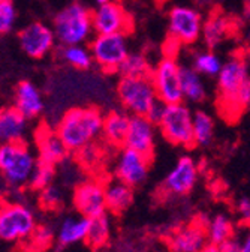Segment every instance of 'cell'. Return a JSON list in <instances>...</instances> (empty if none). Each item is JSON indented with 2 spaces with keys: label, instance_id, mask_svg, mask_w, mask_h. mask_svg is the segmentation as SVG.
Listing matches in <instances>:
<instances>
[{
  "label": "cell",
  "instance_id": "7",
  "mask_svg": "<svg viewBox=\"0 0 250 252\" xmlns=\"http://www.w3.org/2000/svg\"><path fill=\"white\" fill-rule=\"evenodd\" d=\"M33 212L20 203H3L0 206V240L24 242L36 228Z\"/></svg>",
  "mask_w": 250,
  "mask_h": 252
},
{
  "label": "cell",
  "instance_id": "14",
  "mask_svg": "<svg viewBox=\"0 0 250 252\" xmlns=\"http://www.w3.org/2000/svg\"><path fill=\"white\" fill-rule=\"evenodd\" d=\"M150 161L144 155L129 149L123 147L118 153L117 164H115V177L132 188L142 185L150 171Z\"/></svg>",
  "mask_w": 250,
  "mask_h": 252
},
{
  "label": "cell",
  "instance_id": "35",
  "mask_svg": "<svg viewBox=\"0 0 250 252\" xmlns=\"http://www.w3.org/2000/svg\"><path fill=\"white\" fill-rule=\"evenodd\" d=\"M60 201H61V195H60V191L56 186L50 185V186H47L45 189H42V191H41L39 203H41L42 209H47V210L57 209Z\"/></svg>",
  "mask_w": 250,
  "mask_h": 252
},
{
  "label": "cell",
  "instance_id": "3",
  "mask_svg": "<svg viewBox=\"0 0 250 252\" xmlns=\"http://www.w3.org/2000/svg\"><path fill=\"white\" fill-rule=\"evenodd\" d=\"M53 30L56 38L65 47L81 45L95 32L93 30L91 11L85 5L74 2L56 15Z\"/></svg>",
  "mask_w": 250,
  "mask_h": 252
},
{
  "label": "cell",
  "instance_id": "16",
  "mask_svg": "<svg viewBox=\"0 0 250 252\" xmlns=\"http://www.w3.org/2000/svg\"><path fill=\"white\" fill-rule=\"evenodd\" d=\"M156 126L158 125L147 116H131L129 131L123 147H129L151 159L156 147Z\"/></svg>",
  "mask_w": 250,
  "mask_h": 252
},
{
  "label": "cell",
  "instance_id": "6",
  "mask_svg": "<svg viewBox=\"0 0 250 252\" xmlns=\"http://www.w3.org/2000/svg\"><path fill=\"white\" fill-rule=\"evenodd\" d=\"M162 137L178 147H192L194 141V113L184 102L167 105L164 117L158 123Z\"/></svg>",
  "mask_w": 250,
  "mask_h": 252
},
{
  "label": "cell",
  "instance_id": "28",
  "mask_svg": "<svg viewBox=\"0 0 250 252\" xmlns=\"http://www.w3.org/2000/svg\"><path fill=\"white\" fill-rule=\"evenodd\" d=\"M110 237H111V220L108 215L104 213L96 218H91L90 225H88V233L84 242L93 249H99L108 243Z\"/></svg>",
  "mask_w": 250,
  "mask_h": 252
},
{
  "label": "cell",
  "instance_id": "12",
  "mask_svg": "<svg viewBox=\"0 0 250 252\" xmlns=\"http://www.w3.org/2000/svg\"><path fill=\"white\" fill-rule=\"evenodd\" d=\"M91 20L93 30L96 32V35H128V32L132 27V18L129 12L121 6L120 2H115V0L99 5L95 11H91Z\"/></svg>",
  "mask_w": 250,
  "mask_h": 252
},
{
  "label": "cell",
  "instance_id": "26",
  "mask_svg": "<svg viewBox=\"0 0 250 252\" xmlns=\"http://www.w3.org/2000/svg\"><path fill=\"white\" fill-rule=\"evenodd\" d=\"M208 243L221 246L234 237V224L228 215L217 213L207 222Z\"/></svg>",
  "mask_w": 250,
  "mask_h": 252
},
{
  "label": "cell",
  "instance_id": "1",
  "mask_svg": "<svg viewBox=\"0 0 250 252\" xmlns=\"http://www.w3.org/2000/svg\"><path fill=\"white\" fill-rule=\"evenodd\" d=\"M104 119L96 107H74L61 116L56 132L69 152H80L102 134Z\"/></svg>",
  "mask_w": 250,
  "mask_h": 252
},
{
  "label": "cell",
  "instance_id": "40",
  "mask_svg": "<svg viewBox=\"0 0 250 252\" xmlns=\"http://www.w3.org/2000/svg\"><path fill=\"white\" fill-rule=\"evenodd\" d=\"M221 251L222 252H238V240L234 239V237L229 239L228 242L221 245Z\"/></svg>",
  "mask_w": 250,
  "mask_h": 252
},
{
  "label": "cell",
  "instance_id": "13",
  "mask_svg": "<svg viewBox=\"0 0 250 252\" xmlns=\"http://www.w3.org/2000/svg\"><path fill=\"white\" fill-rule=\"evenodd\" d=\"M72 201L77 212L84 218L91 219L107 213L105 185L95 179L80 183L74 191Z\"/></svg>",
  "mask_w": 250,
  "mask_h": 252
},
{
  "label": "cell",
  "instance_id": "32",
  "mask_svg": "<svg viewBox=\"0 0 250 252\" xmlns=\"http://www.w3.org/2000/svg\"><path fill=\"white\" fill-rule=\"evenodd\" d=\"M51 242H53V230L50 227L41 225V227H36L35 231L23 243L26 245L24 249L27 252H42L51 245Z\"/></svg>",
  "mask_w": 250,
  "mask_h": 252
},
{
  "label": "cell",
  "instance_id": "9",
  "mask_svg": "<svg viewBox=\"0 0 250 252\" xmlns=\"http://www.w3.org/2000/svg\"><path fill=\"white\" fill-rule=\"evenodd\" d=\"M90 51L104 72H118L120 65L131 53L126 33L96 35L90 44Z\"/></svg>",
  "mask_w": 250,
  "mask_h": 252
},
{
  "label": "cell",
  "instance_id": "42",
  "mask_svg": "<svg viewBox=\"0 0 250 252\" xmlns=\"http://www.w3.org/2000/svg\"><path fill=\"white\" fill-rule=\"evenodd\" d=\"M244 60L247 62V65L250 66V48L247 50V53H246V56H244Z\"/></svg>",
  "mask_w": 250,
  "mask_h": 252
},
{
  "label": "cell",
  "instance_id": "18",
  "mask_svg": "<svg viewBox=\"0 0 250 252\" xmlns=\"http://www.w3.org/2000/svg\"><path fill=\"white\" fill-rule=\"evenodd\" d=\"M36 146L39 153V161L57 165L66 159L69 150L56 132V129H51L50 126L42 125L36 132Z\"/></svg>",
  "mask_w": 250,
  "mask_h": 252
},
{
  "label": "cell",
  "instance_id": "8",
  "mask_svg": "<svg viewBox=\"0 0 250 252\" xmlns=\"http://www.w3.org/2000/svg\"><path fill=\"white\" fill-rule=\"evenodd\" d=\"M178 62L172 57L161 59L150 72V78L154 84L158 99L167 105L184 102L181 90V77H180Z\"/></svg>",
  "mask_w": 250,
  "mask_h": 252
},
{
  "label": "cell",
  "instance_id": "34",
  "mask_svg": "<svg viewBox=\"0 0 250 252\" xmlns=\"http://www.w3.org/2000/svg\"><path fill=\"white\" fill-rule=\"evenodd\" d=\"M17 20V9L12 0L0 2V35H6L14 29Z\"/></svg>",
  "mask_w": 250,
  "mask_h": 252
},
{
  "label": "cell",
  "instance_id": "41",
  "mask_svg": "<svg viewBox=\"0 0 250 252\" xmlns=\"http://www.w3.org/2000/svg\"><path fill=\"white\" fill-rule=\"evenodd\" d=\"M201 252H222L221 251V246H217V245H211V243H207Z\"/></svg>",
  "mask_w": 250,
  "mask_h": 252
},
{
  "label": "cell",
  "instance_id": "5",
  "mask_svg": "<svg viewBox=\"0 0 250 252\" xmlns=\"http://www.w3.org/2000/svg\"><path fill=\"white\" fill-rule=\"evenodd\" d=\"M118 101L131 116H147L151 105L158 101V94L150 75L121 77L117 84Z\"/></svg>",
  "mask_w": 250,
  "mask_h": 252
},
{
  "label": "cell",
  "instance_id": "17",
  "mask_svg": "<svg viewBox=\"0 0 250 252\" xmlns=\"http://www.w3.org/2000/svg\"><path fill=\"white\" fill-rule=\"evenodd\" d=\"M207 243V224L201 220H192L180 227L168 240L172 252H201Z\"/></svg>",
  "mask_w": 250,
  "mask_h": 252
},
{
  "label": "cell",
  "instance_id": "21",
  "mask_svg": "<svg viewBox=\"0 0 250 252\" xmlns=\"http://www.w3.org/2000/svg\"><path fill=\"white\" fill-rule=\"evenodd\" d=\"M231 32V21L221 12L211 14L202 24V42L208 50H214L221 45Z\"/></svg>",
  "mask_w": 250,
  "mask_h": 252
},
{
  "label": "cell",
  "instance_id": "4",
  "mask_svg": "<svg viewBox=\"0 0 250 252\" xmlns=\"http://www.w3.org/2000/svg\"><path fill=\"white\" fill-rule=\"evenodd\" d=\"M38 161L24 141L0 144V173L11 186L28 185Z\"/></svg>",
  "mask_w": 250,
  "mask_h": 252
},
{
  "label": "cell",
  "instance_id": "38",
  "mask_svg": "<svg viewBox=\"0 0 250 252\" xmlns=\"http://www.w3.org/2000/svg\"><path fill=\"white\" fill-rule=\"evenodd\" d=\"M165 108H167V104H164L162 101H156L153 105H151V108L148 110V113H147V117L154 123V125H158L159 122H161V119L164 117V113H165Z\"/></svg>",
  "mask_w": 250,
  "mask_h": 252
},
{
  "label": "cell",
  "instance_id": "30",
  "mask_svg": "<svg viewBox=\"0 0 250 252\" xmlns=\"http://www.w3.org/2000/svg\"><path fill=\"white\" fill-rule=\"evenodd\" d=\"M61 57H63V60L68 63V65H71L80 71L90 69L93 63H95L93 56H91V51H90V47H85L84 44L63 47Z\"/></svg>",
  "mask_w": 250,
  "mask_h": 252
},
{
  "label": "cell",
  "instance_id": "19",
  "mask_svg": "<svg viewBox=\"0 0 250 252\" xmlns=\"http://www.w3.org/2000/svg\"><path fill=\"white\" fill-rule=\"evenodd\" d=\"M26 119H35L44 111V99L39 89L30 81H21L15 92V105Z\"/></svg>",
  "mask_w": 250,
  "mask_h": 252
},
{
  "label": "cell",
  "instance_id": "15",
  "mask_svg": "<svg viewBox=\"0 0 250 252\" xmlns=\"http://www.w3.org/2000/svg\"><path fill=\"white\" fill-rule=\"evenodd\" d=\"M21 50L32 59H42L47 56L56 42L54 30L42 23H30L18 33Z\"/></svg>",
  "mask_w": 250,
  "mask_h": 252
},
{
  "label": "cell",
  "instance_id": "33",
  "mask_svg": "<svg viewBox=\"0 0 250 252\" xmlns=\"http://www.w3.org/2000/svg\"><path fill=\"white\" fill-rule=\"evenodd\" d=\"M54 167L56 165H51V164H47V162H42L38 159L35 171H33L32 177H30L28 186L35 189V191H42V189L50 186L54 179V174H56Z\"/></svg>",
  "mask_w": 250,
  "mask_h": 252
},
{
  "label": "cell",
  "instance_id": "27",
  "mask_svg": "<svg viewBox=\"0 0 250 252\" xmlns=\"http://www.w3.org/2000/svg\"><path fill=\"white\" fill-rule=\"evenodd\" d=\"M216 123L211 114L204 110L194 113V141L195 146L208 147L214 140Z\"/></svg>",
  "mask_w": 250,
  "mask_h": 252
},
{
  "label": "cell",
  "instance_id": "39",
  "mask_svg": "<svg viewBox=\"0 0 250 252\" xmlns=\"http://www.w3.org/2000/svg\"><path fill=\"white\" fill-rule=\"evenodd\" d=\"M238 240V252H250V228H247Z\"/></svg>",
  "mask_w": 250,
  "mask_h": 252
},
{
  "label": "cell",
  "instance_id": "11",
  "mask_svg": "<svg viewBox=\"0 0 250 252\" xmlns=\"http://www.w3.org/2000/svg\"><path fill=\"white\" fill-rule=\"evenodd\" d=\"M199 176V168L192 156H180L164 179V191L172 197H184L194 191Z\"/></svg>",
  "mask_w": 250,
  "mask_h": 252
},
{
  "label": "cell",
  "instance_id": "23",
  "mask_svg": "<svg viewBox=\"0 0 250 252\" xmlns=\"http://www.w3.org/2000/svg\"><path fill=\"white\" fill-rule=\"evenodd\" d=\"M105 203L111 213H123L134 203V188L118 179L105 183Z\"/></svg>",
  "mask_w": 250,
  "mask_h": 252
},
{
  "label": "cell",
  "instance_id": "2",
  "mask_svg": "<svg viewBox=\"0 0 250 252\" xmlns=\"http://www.w3.org/2000/svg\"><path fill=\"white\" fill-rule=\"evenodd\" d=\"M250 81L249 65L244 57H231L223 63L221 74L217 75L219 111L225 119H237L241 114L240 92Z\"/></svg>",
  "mask_w": 250,
  "mask_h": 252
},
{
  "label": "cell",
  "instance_id": "22",
  "mask_svg": "<svg viewBox=\"0 0 250 252\" xmlns=\"http://www.w3.org/2000/svg\"><path fill=\"white\" fill-rule=\"evenodd\" d=\"M131 123V114L128 111L114 110L104 119L102 135L112 146H123L126 140Z\"/></svg>",
  "mask_w": 250,
  "mask_h": 252
},
{
  "label": "cell",
  "instance_id": "29",
  "mask_svg": "<svg viewBox=\"0 0 250 252\" xmlns=\"http://www.w3.org/2000/svg\"><path fill=\"white\" fill-rule=\"evenodd\" d=\"M196 72H199L202 77L208 78H217L223 68V60L221 56H217L213 50L199 51L194 57V66Z\"/></svg>",
  "mask_w": 250,
  "mask_h": 252
},
{
  "label": "cell",
  "instance_id": "31",
  "mask_svg": "<svg viewBox=\"0 0 250 252\" xmlns=\"http://www.w3.org/2000/svg\"><path fill=\"white\" fill-rule=\"evenodd\" d=\"M118 72L121 77H144V75H150L151 68L145 54L135 51V53H129V56L124 59V62L118 68Z\"/></svg>",
  "mask_w": 250,
  "mask_h": 252
},
{
  "label": "cell",
  "instance_id": "37",
  "mask_svg": "<svg viewBox=\"0 0 250 252\" xmlns=\"http://www.w3.org/2000/svg\"><path fill=\"white\" fill-rule=\"evenodd\" d=\"M237 212L241 222L250 227V197H241L237 201Z\"/></svg>",
  "mask_w": 250,
  "mask_h": 252
},
{
  "label": "cell",
  "instance_id": "20",
  "mask_svg": "<svg viewBox=\"0 0 250 252\" xmlns=\"http://www.w3.org/2000/svg\"><path fill=\"white\" fill-rule=\"evenodd\" d=\"M27 119L15 107L0 108V144L23 141Z\"/></svg>",
  "mask_w": 250,
  "mask_h": 252
},
{
  "label": "cell",
  "instance_id": "36",
  "mask_svg": "<svg viewBox=\"0 0 250 252\" xmlns=\"http://www.w3.org/2000/svg\"><path fill=\"white\" fill-rule=\"evenodd\" d=\"M77 155L80 156L81 162H84L85 165H96L98 161H99V158H101L99 149L95 146V143L85 146L84 149H81L80 152H77Z\"/></svg>",
  "mask_w": 250,
  "mask_h": 252
},
{
  "label": "cell",
  "instance_id": "44",
  "mask_svg": "<svg viewBox=\"0 0 250 252\" xmlns=\"http://www.w3.org/2000/svg\"><path fill=\"white\" fill-rule=\"evenodd\" d=\"M0 2H5V0H0Z\"/></svg>",
  "mask_w": 250,
  "mask_h": 252
},
{
  "label": "cell",
  "instance_id": "10",
  "mask_svg": "<svg viewBox=\"0 0 250 252\" xmlns=\"http://www.w3.org/2000/svg\"><path fill=\"white\" fill-rule=\"evenodd\" d=\"M202 24L204 17L195 6L175 5L168 12V32L180 44H195L202 35Z\"/></svg>",
  "mask_w": 250,
  "mask_h": 252
},
{
  "label": "cell",
  "instance_id": "43",
  "mask_svg": "<svg viewBox=\"0 0 250 252\" xmlns=\"http://www.w3.org/2000/svg\"><path fill=\"white\" fill-rule=\"evenodd\" d=\"M96 2V5L99 6V5H104V3H108V2H111V0H95Z\"/></svg>",
  "mask_w": 250,
  "mask_h": 252
},
{
  "label": "cell",
  "instance_id": "24",
  "mask_svg": "<svg viewBox=\"0 0 250 252\" xmlns=\"http://www.w3.org/2000/svg\"><path fill=\"white\" fill-rule=\"evenodd\" d=\"M180 77L184 101L194 104L202 102L207 96V89L202 75L196 72L192 66H180Z\"/></svg>",
  "mask_w": 250,
  "mask_h": 252
},
{
  "label": "cell",
  "instance_id": "25",
  "mask_svg": "<svg viewBox=\"0 0 250 252\" xmlns=\"http://www.w3.org/2000/svg\"><path fill=\"white\" fill-rule=\"evenodd\" d=\"M90 219L88 218H66L58 230V243L68 246L78 242H84L88 233Z\"/></svg>",
  "mask_w": 250,
  "mask_h": 252
},
{
  "label": "cell",
  "instance_id": "45",
  "mask_svg": "<svg viewBox=\"0 0 250 252\" xmlns=\"http://www.w3.org/2000/svg\"><path fill=\"white\" fill-rule=\"evenodd\" d=\"M217 2H221V0H217Z\"/></svg>",
  "mask_w": 250,
  "mask_h": 252
}]
</instances>
